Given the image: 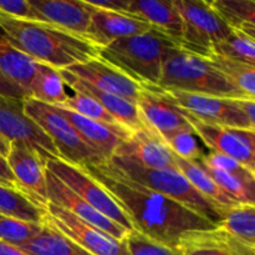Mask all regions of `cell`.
Instances as JSON below:
<instances>
[{"label": "cell", "mask_w": 255, "mask_h": 255, "mask_svg": "<svg viewBox=\"0 0 255 255\" xmlns=\"http://www.w3.org/2000/svg\"><path fill=\"white\" fill-rule=\"evenodd\" d=\"M82 169L121 207L133 231L147 238L178 248L183 234L217 227L178 202L133 182L109 161Z\"/></svg>", "instance_id": "cell-1"}, {"label": "cell", "mask_w": 255, "mask_h": 255, "mask_svg": "<svg viewBox=\"0 0 255 255\" xmlns=\"http://www.w3.org/2000/svg\"><path fill=\"white\" fill-rule=\"evenodd\" d=\"M0 30L22 54L57 70L99 57V47L94 44L47 22L16 19L0 12Z\"/></svg>", "instance_id": "cell-2"}, {"label": "cell", "mask_w": 255, "mask_h": 255, "mask_svg": "<svg viewBox=\"0 0 255 255\" xmlns=\"http://www.w3.org/2000/svg\"><path fill=\"white\" fill-rule=\"evenodd\" d=\"M178 47L152 27L147 32L115 40L99 49V57L116 67L139 86L157 87L167 52Z\"/></svg>", "instance_id": "cell-3"}, {"label": "cell", "mask_w": 255, "mask_h": 255, "mask_svg": "<svg viewBox=\"0 0 255 255\" xmlns=\"http://www.w3.org/2000/svg\"><path fill=\"white\" fill-rule=\"evenodd\" d=\"M157 89L223 99L247 97L208 59L183 51L179 47H173L167 52Z\"/></svg>", "instance_id": "cell-4"}, {"label": "cell", "mask_w": 255, "mask_h": 255, "mask_svg": "<svg viewBox=\"0 0 255 255\" xmlns=\"http://www.w3.org/2000/svg\"><path fill=\"white\" fill-rule=\"evenodd\" d=\"M109 162L136 183L178 202L217 227L221 224L227 209L219 208L202 197L178 169L144 168L120 157H111Z\"/></svg>", "instance_id": "cell-5"}, {"label": "cell", "mask_w": 255, "mask_h": 255, "mask_svg": "<svg viewBox=\"0 0 255 255\" xmlns=\"http://www.w3.org/2000/svg\"><path fill=\"white\" fill-rule=\"evenodd\" d=\"M24 110L25 114L51 139L61 159L80 168L97 166L106 162L85 143L76 129L56 111L54 106L27 97L24 100Z\"/></svg>", "instance_id": "cell-6"}, {"label": "cell", "mask_w": 255, "mask_h": 255, "mask_svg": "<svg viewBox=\"0 0 255 255\" xmlns=\"http://www.w3.org/2000/svg\"><path fill=\"white\" fill-rule=\"evenodd\" d=\"M182 19V40L179 49L209 59L218 42L226 39L232 29L212 9L208 1L173 0Z\"/></svg>", "instance_id": "cell-7"}, {"label": "cell", "mask_w": 255, "mask_h": 255, "mask_svg": "<svg viewBox=\"0 0 255 255\" xmlns=\"http://www.w3.org/2000/svg\"><path fill=\"white\" fill-rule=\"evenodd\" d=\"M45 167L102 216L111 219L127 232L133 231L128 217L122 211L121 207L105 191L104 187L100 186L84 169L61 158L46 159Z\"/></svg>", "instance_id": "cell-8"}, {"label": "cell", "mask_w": 255, "mask_h": 255, "mask_svg": "<svg viewBox=\"0 0 255 255\" xmlns=\"http://www.w3.org/2000/svg\"><path fill=\"white\" fill-rule=\"evenodd\" d=\"M196 136L211 151L226 154L255 174V136L253 129L231 128L206 124L184 110Z\"/></svg>", "instance_id": "cell-9"}, {"label": "cell", "mask_w": 255, "mask_h": 255, "mask_svg": "<svg viewBox=\"0 0 255 255\" xmlns=\"http://www.w3.org/2000/svg\"><path fill=\"white\" fill-rule=\"evenodd\" d=\"M0 137L7 142H25L46 161L60 158L47 134L25 114L24 100L0 95Z\"/></svg>", "instance_id": "cell-10"}, {"label": "cell", "mask_w": 255, "mask_h": 255, "mask_svg": "<svg viewBox=\"0 0 255 255\" xmlns=\"http://www.w3.org/2000/svg\"><path fill=\"white\" fill-rule=\"evenodd\" d=\"M46 218L57 231L92 255H129L126 242L117 241L81 221L66 209L49 203Z\"/></svg>", "instance_id": "cell-11"}, {"label": "cell", "mask_w": 255, "mask_h": 255, "mask_svg": "<svg viewBox=\"0 0 255 255\" xmlns=\"http://www.w3.org/2000/svg\"><path fill=\"white\" fill-rule=\"evenodd\" d=\"M163 92L177 106L186 110L192 116L206 124L255 131L254 125L249 122V120L239 109L237 101L238 99H223V97L203 96V95L178 91Z\"/></svg>", "instance_id": "cell-12"}, {"label": "cell", "mask_w": 255, "mask_h": 255, "mask_svg": "<svg viewBox=\"0 0 255 255\" xmlns=\"http://www.w3.org/2000/svg\"><path fill=\"white\" fill-rule=\"evenodd\" d=\"M6 161L19 191L32 203L46 209L49 204L45 178L46 167L41 154L25 142H11Z\"/></svg>", "instance_id": "cell-13"}, {"label": "cell", "mask_w": 255, "mask_h": 255, "mask_svg": "<svg viewBox=\"0 0 255 255\" xmlns=\"http://www.w3.org/2000/svg\"><path fill=\"white\" fill-rule=\"evenodd\" d=\"M136 105L147 128L161 139L179 131H193L184 110L157 87H142Z\"/></svg>", "instance_id": "cell-14"}, {"label": "cell", "mask_w": 255, "mask_h": 255, "mask_svg": "<svg viewBox=\"0 0 255 255\" xmlns=\"http://www.w3.org/2000/svg\"><path fill=\"white\" fill-rule=\"evenodd\" d=\"M45 178H46L49 203L66 209L67 212L74 214L79 219L86 222L87 224L95 227V228L100 229L104 233L109 234V236L117 239V241H125V238H126L129 232H127L126 229H124L119 224H116L111 219L102 216L100 212L92 208L84 199H81L77 194H75L69 187L65 186L49 169H46V172H45Z\"/></svg>", "instance_id": "cell-15"}, {"label": "cell", "mask_w": 255, "mask_h": 255, "mask_svg": "<svg viewBox=\"0 0 255 255\" xmlns=\"http://www.w3.org/2000/svg\"><path fill=\"white\" fill-rule=\"evenodd\" d=\"M66 70L95 89L116 95L122 99L137 102L141 95L142 86L100 57L74 65Z\"/></svg>", "instance_id": "cell-16"}, {"label": "cell", "mask_w": 255, "mask_h": 255, "mask_svg": "<svg viewBox=\"0 0 255 255\" xmlns=\"http://www.w3.org/2000/svg\"><path fill=\"white\" fill-rule=\"evenodd\" d=\"M59 74L61 76L62 81H64L65 86H69L72 91L87 95V96L94 99L96 102H99L122 127L132 132L144 131L152 133L147 128L146 124H144L143 119H142L141 114H139L136 102L95 89L94 86L82 81L81 79L72 75L66 69L59 70Z\"/></svg>", "instance_id": "cell-17"}, {"label": "cell", "mask_w": 255, "mask_h": 255, "mask_svg": "<svg viewBox=\"0 0 255 255\" xmlns=\"http://www.w3.org/2000/svg\"><path fill=\"white\" fill-rule=\"evenodd\" d=\"M112 157H120L151 169H177L174 154L158 136L149 132H131Z\"/></svg>", "instance_id": "cell-18"}, {"label": "cell", "mask_w": 255, "mask_h": 255, "mask_svg": "<svg viewBox=\"0 0 255 255\" xmlns=\"http://www.w3.org/2000/svg\"><path fill=\"white\" fill-rule=\"evenodd\" d=\"M91 9V21L82 37L99 49L107 46L115 40L142 34L152 29L148 22L137 16L107 11L92 6Z\"/></svg>", "instance_id": "cell-19"}, {"label": "cell", "mask_w": 255, "mask_h": 255, "mask_svg": "<svg viewBox=\"0 0 255 255\" xmlns=\"http://www.w3.org/2000/svg\"><path fill=\"white\" fill-rule=\"evenodd\" d=\"M37 21L47 22L71 34L84 36L92 9L85 0H29Z\"/></svg>", "instance_id": "cell-20"}, {"label": "cell", "mask_w": 255, "mask_h": 255, "mask_svg": "<svg viewBox=\"0 0 255 255\" xmlns=\"http://www.w3.org/2000/svg\"><path fill=\"white\" fill-rule=\"evenodd\" d=\"M61 116L76 129L85 143L99 153L105 161H109L114 156L115 151L125 138L131 134L132 131L122 126H109L101 122L86 119L71 110L61 106H54Z\"/></svg>", "instance_id": "cell-21"}, {"label": "cell", "mask_w": 255, "mask_h": 255, "mask_svg": "<svg viewBox=\"0 0 255 255\" xmlns=\"http://www.w3.org/2000/svg\"><path fill=\"white\" fill-rule=\"evenodd\" d=\"M178 249L187 255H255V247L239 241L221 227L183 234Z\"/></svg>", "instance_id": "cell-22"}, {"label": "cell", "mask_w": 255, "mask_h": 255, "mask_svg": "<svg viewBox=\"0 0 255 255\" xmlns=\"http://www.w3.org/2000/svg\"><path fill=\"white\" fill-rule=\"evenodd\" d=\"M128 15L148 22L179 47L182 40V19L173 5V0H129Z\"/></svg>", "instance_id": "cell-23"}, {"label": "cell", "mask_w": 255, "mask_h": 255, "mask_svg": "<svg viewBox=\"0 0 255 255\" xmlns=\"http://www.w3.org/2000/svg\"><path fill=\"white\" fill-rule=\"evenodd\" d=\"M35 62L19 51L0 30V74L21 87L27 95L35 72Z\"/></svg>", "instance_id": "cell-24"}, {"label": "cell", "mask_w": 255, "mask_h": 255, "mask_svg": "<svg viewBox=\"0 0 255 255\" xmlns=\"http://www.w3.org/2000/svg\"><path fill=\"white\" fill-rule=\"evenodd\" d=\"M20 248L29 255H92L57 231L47 218L41 232Z\"/></svg>", "instance_id": "cell-25"}, {"label": "cell", "mask_w": 255, "mask_h": 255, "mask_svg": "<svg viewBox=\"0 0 255 255\" xmlns=\"http://www.w3.org/2000/svg\"><path fill=\"white\" fill-rule=\"evenodd\" d=\"M177 169L188 179L202 197L222 209H228L239 204L229 194H227L208 174L198 162H188L174 156Z\"/></svg>", "instance_id": "cell-26"}, {"label": "cell", "mask_w": 255, "mask_h": 255, "mask_svg": "<svg viewBox=\"0 0 255 255\" xmlns=\"http://www.w3.org/2000/svg\"><path fill=\"white\" fill-rule=\"evenodd\" d=\"M29 96L42 104L56 106L65 104L69 94L65 89L59 70L42 62H35V72L30 84Z\"/></svg>", "instance_id": "cell-27"}, {"label": "cell", "mask_w": 255, "mask_h": 255, "mask_svg": "<svg viewBox=\"0 0 255 255\" xmlns=\"http://www.w3.org/2000/svg\"><path fill=\"white\" fill-rule=\"evenodd\" d=\"M208 2L232 30L255 39L254 0H213Z\"/></svg>", "instance_id": "cell-28"}, {"label": "cell", "mask_w": 255, "mask_h": 255, "mask_svg": "<svg viewBox=\"0 0 255 255\" xmlns=\"http://www.w3.org/2000/svg\"><path fill=\"white\" fill-rule=\"evenodd\" d=\"M46 214V209L32 203L20 191L0 184V216L32 223H44Z\"/></svg>", "instance_id": "cell-29"}, {"label": "cell", "mask_w": 255, "mask_h": 255, "mask_svg": "<svg viewBox=\"0 0 255 255\" xmlns=\"http://www.w3.org/2000/svg\"><path fill=\"white\" fill-rule=\"evenodd\" d=\"M208 60L247 97L255 99V65L218 55H212Z\"/></svg>", "instance_id": "cell-30"}, {"label": "cell", "mask_w": 255, "mask_h": 255, "mask_svg": "<svg viewBox=\"0 0 255 255\" xmlns=\"http://www.w3.org/2000/svg\"><path fill=\"white\" fill-rule=\"evenodd\" d=\"M222 229L228 232L248 246L255 247V207L249 204H237L223 213Z\"/></svg>", "instance_id": "cell-31"}, {"label": "cell", "mask_w": 255, "mask_h": 255, "mask_svg": "<svg viewBox=\"0 0 255 255\" xmlns=\"http://www.w3.org/2000/svg\"><path fill=\"white\" fill-rule=\"evenodd\" d=\"M198 162V161H197ZM199 163V162H198ZM201 164V163H199ZM206 173L239 204H249L254 206L255 202V181L241 178V177L232 176V174L223 173V172L214 171L202 166Z\"/></svg>", "instance_id": "cell-32"}, {"label": "cell", "mask_w": 255, "mask_h": 255, "mask_svg": "<svg viewBox=\"0 0 255 255\" xmlns=\"http://www.w3.org/2000/svg\"><path fill=\"white\" fill-rule=\"evenodd\" d=\"M213 55L255 65V39L241 31L231 34L214 46Z\"/></svg>", "instance_id": "cell-33"}, {"label": "cell", "mask_w": 255, "mask_h": 255, "mask_svg": "<svg viewBox=\"0 0 255 255\" xmlns=\"http://www.w3.org/2000/svg\"><path fill=\"white\" fill-rule=\"evenodd\" d=\"M44 223L20 221L10 217L0 218V241L14 247H21L41 232Z\"/></svg>", "instance_id": "cell-34"}, {"label": "cell", "mask_w": 255, "mask_h": 255, "mask_svg": "<svg viewBox=\"0 0 255 255\" xmlns=\"http://www.w3.org/2000/svg\"><path fill=\"white\" fill-rule=\"evenodd\" d=\"M56 106L71 110V111L76 112L86 119L92 120V121L101 122V124L109 125V126H121L99 102L81 92L74 91V94L69 95L65 104L56 105Z\"/></svg>", "instance_id": "cell-35"}, {"label": "cell", "mask_w": 255, "mask_h": 255, "mask_svg": "<svg viewBox=\"0 0 255 255\" xmlns=\"http://www.w3.org/2000/svg\"><path fill=\"white\" fill-rule=\"evenodd\" d=\"M169 151L178 158L188 162H196L206 152L201 147L194 131H179L162 138Z\"/></svg>", "instance_id": "cell-36"}, {"label": "cell", "mask_w": 255, "mask_h": 255, "mask_svg": "<svg viewBox=\"0 0 255 255\" xmlns=\"http://www.w3.org/2000/svg\"><path fill=\"white\" fill-rule=\"evenodd\" d=\"M125 242L129 255H183L178 248L147 238L136 231L129 232Z\"/></svg>", "instance_id": "cell-37"}, {"label": "cell", "mask_w": 255, "mask_h": 255, "mask_svg": "<svg viewBox=\"0 0 255 255\" xmlns=\"http://www.w3.org/2000/svg\"><path fill=\"white\" fill-rule=\"evenodd\" d=\"M198 162L202 166L207 167V168L232 174V176L241 177V178L249 179V181H255L254 173H252L248 168H246L239 162H237L236 159L231 158V157L226 156V154L209 151L208 153H204L198 159Z\"/></svg>", "instance_id": "cell-38"}, {"label": "cell", "mask_w": 255, "mask_h": 255, "mask_svg": "<svg viewBox=\"0 0 255 255\" xmlns=\"http://www.w3.org/2000/svg\"><path fill=\"white\" fill-rule=\"evenodd\" d=\"M0 12L16 19L37 21L36 14L29 0H0Z\"/></svg>", "instance_id": "cell-39"}, {"label": "cell", "mask_w": 255, "mask_h": 255, "mask_svg": "<svg viewBox=\"0 0 255 255\" xmlns=\"http://www.w3.org/2000/svg\"><path fill=\"white\" fill-rule=\"evenodd\" d=\"M86 2L91 5L92 7H96V9L128 15L129 0H106V1H90V0H86Z\"/></svg>", "instance_id": "cell-40"}, {"label": "cell", "mask_w": 255, "mask_h": 255, "mask_svg": "<svg viewBox=\"0 0 255 255\" xmlns=\"http://www.w3.org/2000/svg\"><path fill=\"white\" fill-rule=\"evenodd\" d=\"M0 95L20 100H25L29 97V95H27L21 87L12 84L11 81H9V80L5 76H2L1 74H0Z\"/></svg>", "instance_id": "cell-41"}, {"label": "cell", "mask_w": 255, "mask_h": 255, "mask_svg": "<svg viewBox=\"0 0 255 255\" xmlns=\"http://www.w3.org/2000/svg\"><path fill=\"white\" fill-rule=\"evenodd\" d=\"M0 184L7 187V188L17 189L19 191L16 179H15L11 169H10L9 163H7L6 158L2 156H0Z\"/></svg>", "instance_id": "cell-42"}, {"label": "cell", "mask_w": 255, "mask_h": 255, "mask_svg": "<svg viewBox=\"0 0 255 255\" xmlns=\"http://www.w3.org/2000/svg\"><path fill=\"white\" fill-rule=\"evenodd\" d=\"M237 101H238L239 109H241V111L243 112L244 116L249 120V122H251L252 125H254L255 126V121H254L255 99H248V97H246V99H238Z\"/></svg>", "instance_id": "cell-43"}, {"label": "cell", "mask_w": 255, "mask_h": 255, "mask_svg": "<svg viewBox=\"0 0 255 255\" xmlns=\"http://www.w3.org/2000/svg\"><path fill=\"white\" fill-rule=\"evenodd\" d=\"M0 255H29L26 252L22 251L19 247L10 246L0 241Z\"/></svg>", "instance_id": "cell-44"}, {"label": "cell", "mask_w": 255, "mask_h": 255, "mask_svg": "<svg viewBox=\"0 0 255 255\" xmlns=\"http://www.w3.org/2000/svg\"><path fill=\"white\" fill-rule=\"evenodd\" d=\"M9 149H10V142H7L6 139L0 137V156L6 158L7 153H9Z\"/></svg>", "instance_id": "cell-45"}, {"label": "cell", "mask_w": 255, "mask_h": 255, "mask_svg": "<svg viewBox=\"0 0 255 255\" xmlns=\"http://www.w3.org/2000/svg\"><path fill=\"white\" fill-rule=\"evenodd\" d=\"M1 217H2V216H0V218H1Z\"/></svg>", "instance_id": "cell-46"}, {"label": "cell", "mask_w": 255, "mask_h": 255, "mask_svg": "<svg viewBox=\"0 0 255 255\" xmlns=\"http://www.w3.org/2000/svg\"><path fill=\"white\" fill-rule=\"evenodd\" d=\"M183 255H187V254H183Z\"/></svg>", "instance_id": "cell-47"}]
</instances>
